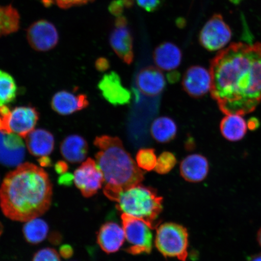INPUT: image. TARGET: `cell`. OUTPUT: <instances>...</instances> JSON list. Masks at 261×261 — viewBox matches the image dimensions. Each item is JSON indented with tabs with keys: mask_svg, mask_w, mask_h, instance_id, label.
Wrapping results in <instances>:
<instances>
[{
	"mask_svg": "<svg viewBox=\"0 0 261 261\" xmlns=\"http://www.w3.org/2000/svg\"><path fill=\"white\" fill-rule=\"evenodd\" d=\"M153 58L160 69L172 71L180 65L182 52L180 48L172 42H163L155 48Z\"/></svg>",
	"mask_w": 261,
	"mask_h": 261,
	"instance_id": "obj_19",
	"label": "cell"
},
{
	"mask_svg": "<svg viewBox=\"0 0 261 261\" xmlns=\"http://www.w3.org/2000/svg\"><path fill=\"white\" fill-rule=\"evenodd\" d=\"M39 117L38 111L34 107H16L11 111L8 119L10 132L25 138L35 128Z\"/></svg>",
	"mask_w": 261,
	"mask_h": 261,
	"instance_id": "obj_14",
	"label": "cell"
},
{
	"mask_svg": "<svg viewBox=\"0 0 261 261\" xmlns=\"http://www.w3.org/2000/svg\"><path fill=\"white\" fill-rule=\"evenodd\" d=\"M256 241H257V244H259V246L261 248V227L257 231Z\"/></svg>",
	"mask_w": 261,
	"mask_h": 261,
	"instance_id": "obj_43",
	"label": "cell"
},
{
	"mask_svg": "<svg viewBox=\"0 0 261 261\" xmlns=\"http://www.w3.org/2000/svg\"><path fill=\"white\" fill-rule=\"evenodd\" d=\"M61 237L58 233H51L50 237V243L54 244H58L61 243Z\"/></svg>",
	"mask_w": 261,
	"mask_h": 261,
	"instance_id": "obj_40",
	"label": "cell"
},
{
	"mask_svg": "<svg viewBox=\"0 0 261 261\" xmlns=\"http://www.w3.org/2000/svg\"><path fill=\"white\" fill-rule=\"evenodd\" d=\"M123 228L129 246L126 252L133 255L149 254L152 249V233L148 224L138 218L122 214Z\"/></svg>",
	"mask_w": 261,
	"mask_h": 261,
	"instance_id": "obj_6",
	"label": "cell"
},
{
	"mask_svg": "<svg viewBox=\"0 0 261 261\" xmlns=\"http://www.w3.org/2000/svg\"><path fill=\"white\" fill-rule=\"evenodd\" d=\"M162 201L155 189L140 184L122 192L116 202L119 211L143 220L154 229L159 226Z\"/></svg>",
	"mask_w": 261,
	"mask_h": 261,
	"instance_id": "obj_4",
	"label": "cell"
},
{
	"mask_svg": "<svg viewBox=\"0 0 261 261\" xmlns=\"http://www.w3.org/2000/svg\"><path fill=\"white\" fill-rule=\"evenodd\" d=\"M246 261H261V253H255L247 257Z\"/></svg>",
	"mask_w": 261,
	"mask_h": 261,
	"instance_id": "obj_41",
	"label": "cell"
},
{
	"mask_svg": "<svg viewBox=\"0 0 261 261\" xmlns=\"http://www.w3.org/2000/svg\"><path fill=\"white\" fill-rule=\"evenodd\" d=\"M25 223L22 228V232L29 243L38 244L45 240L49 230L46 222L37 218Z\"/></svg>",
	"mask_w": 261,
	"mask_h": 261,
	"instance_id": "obj_25",
	"label": "cell"
},
{
	"mask_svg": "<svg viewBox=\"0 0 261 261\" xmlns=\"http://www.w3.org/2000/svg\"><path fill=\"white\" fill-rule=\"evenodd\" d=\"M25 154L21 137L16 134L0 132V164L17 167L22 164Z\"/></svg>",
	"mask_w": 261,
	"mask_h": 261,
	"instance_id": "obj_11",
	"label": "cell"
},
{
	"mask_svg": "<svg viewBox=\"0 0 261 261\" xmlns=\"http://www.w3.org/2000/svg\"><path fill=\"white\" fill-rule=\"evenodd\" d=\"M60 253L64 259H69L73 255V248L69 244H64L60 247Z\"/></svg>",
	"mask_w": 261,
	"mask_h": 261,
	"instance_id": "obj_33",
	"label": "cell"
},
{
	"mask_svg": "<svg viewBox=\"0 0 261 261\" xmlns=\"http://www.w3.org/2000/svg\"><path fill=\"white\" fill-rule=\"evenodd\" d=\"M26 145L29 152L35 156L50 155L55 147L54 136L44 129L33 130L26 136Z\"/></svg>",
	"mask_w": 261,
	"mask_h": 261,
	"instance_id": "obj_20",
	"label": "cell"
},
{
	"mask_svg": "<svg viewBox=\"0 0 261 261\" xmlns=\"http://www.w3.org/2000/svg\"><path fill=\"white\" fill-rule=\"evenodd\" d=\"M38 161L39 164H40L42 167H50L52 165L51 159L48 158V155L41 156V158L38 159Z\"/></svg>",
	"mask_w": 261,
	"mask_h": 261,
	"instance_id": "obj_38",
	"label": "cell"
},
{
	"mask_svg": "<svg viewBox=\"0 0 261 261\" xmlns=\"http://www.w3.org/2000/svg\"><path fill=\"white\" fill-rule=\"evenodd\" d=\"M231 29L220 14H215L205 24L199 35V42L205 49L213 51L226 46L231 38Z\"/></svg>",
	"mask_w": 261,
	"mask_h": 261,
	"instance_id": "obj_7",
	"label": "cell"
},
{
	"mask_svg": "<svg viewBox=\"0 0 261 261\" xmlns=\"http://www.w3.org/2000/svg\"><path fill=\"white\" fill-rule=\"evenodd\" d=\"M32 261H61L60 254L51 248H44L34 254Z\"/></svg>",
	"mask_w": 261,
	"mask_h": 261,
	"instance_id": "obj_29",
	"label": "cell"
},
{
	"mask_svg": "<svg viewBox=\"0 0 261 261\" xmlns=\"http://www.w3.org/2000/svg\"><path fill=\"white\" fill-rule=\"evenodd\" d=\"M27 40L35 50L47 51L57 46L59 34L53 24L41 19L35 22L28 28Z\"/></svg>",
	"mask_w": 261,
	"mask_h": 261,
	"instance_id": "obj_10",
	"label": "cell"
},
{
	"mask_svg": "<svg viewBox=\"0 0 261 261\" xmlns=\"http://www.w3.org/2000/svg\"><path fill=\"white\" fill-rule=\"evenodd\" d=\"M20 16L12 5L0 6V37L18 31Z\"/></svg>",
	"mask_w": 261,
	"mask_h": 261,
	"instance_id": "obj_24",
	"label": "cell"
},
{
	"mask_svg": "<svg viewBox=\"0 0 261 261\" xmlns=\"http://www.w3.org/2000/svg\"><path fill=\"white\" fill-rule=\"evenodd\" d=\"M177 162V159L173 153L168 151L163 152L158 159L155 170L159 174H168L175 167Z\"/></svg>",
	"mask_w": 261,
	"mask_h": 261,
	"instance_id": "obj_28",
	"label": "cell"
},
{
	"mask_svg": "<svg viewBox=\"0 0 261 261\" xmlns=\"http://www.w3.org/2000/svg\"><path fill=\"white\" fill-rule=\"evenodd\" d=\"M104 99L114 106H125L132 99V93L122 85L119 75L114 71L104 74L97 85Z\"/></svg>",
	"mask_w": 261,
	"mask_h": 261,
	"instance_id": "obj_13",
	"label": "cell"
},
{
	"mask_svg": "<svg viewBox=\"0 0 261 261\" xmlns=\"http://www.w3.org/2000/svg\"><path fill=\"white\" fill-rule=\"evenodd\" d=\"M48 3H54L62 9H68L74 6L87 4L93 0H47Z\"/></svg>",
	"mask_w": 261,
	"mask_h": 261,
	"instance_id": "obj_31",
	"label": "cell"
},
{
	"mask_svg": "<svg viewBox=\"0 0 261 261\" xmlns=\"http://www.w3.org/2000/svg\"><path fill=\"white\" fill-rule=\"evenodd\" d=\"M95 67L98 71L103 72L110 68V62L106 58H98L96 61Z\"/></svg>",
	"mask_w": 261,
	"mask_h": 261,
	"instance_id": "obj_34",
	"label": "cell"
},
{
	"mask_svg": "<svg viewBox=\"0 0 261 261\" xmlns=\"http://www.w3.org/2000/svg\"><path fill=\"white\" fill-rule=\"evenodd\" d=\"M182 89L189 96L198 99L211 91L212 77L210 71L200 65L188 68L182 77Z\"/></svg>",
	"mask_w": 261,
	"mask_h": 261,
	"instance_id": "obj_12",
	"label": "cell"
},
{
	"mask_svg": "<svg viewBox=\"0 0 261 261\" xmlns=\"http://www.w3.org/2000/svg\"><path fill=\"white\" fill-rule=\"evenodd\" d=\"M132 5V0H114L109 6L112 14L119 17L122 16L124 9L128 8Z\"/></svg>",
	"mask_w": 261,
	"mask_h": 261,
	"instance_id": "obj_30",
	"label": "cell"
},
{
	"mask_svg": "<svg viewBox=\"0 0 261 261\" xmlns=\"http://www.w3.org/2000/svg\"><path fill=\"white\" fill-rule=\"evenodd\" d=\"M210 165L207 159L201 154L188 155L181 161L179 172L186 181L198 182L207 177Z\"/></svg>",
	"mask_w": 261,
	"mask_h": 261,
	"instance_id": "obj_18",
	"label": "cell"
},
{
	"mask_svg": "<svg viewBox=\"0 0 261 261\" xmlns=\"http://www.w3.org/2000/svg\"><path fill=\"white\" fill-rule=\"evenodd\" d=\"M55 171L58 174H64L66 173L68 169L67 163L64 161H58L55 165Z\"/></svg>",
	"mask_w": 261,
	"mask_h": 261,
	"instance_id": "obj_36",
	"label": "cell"
},
{
	"mask_svg": "<svg viewBox=\"0 0 261 261\" xmlns=\"http://www.w3.org/2000/svg\"><path fill=\"white\" fill-rule=\"evenodd\" d=\"M137 165L140 169L146 171H151L155 169L158 158L155 149L152 148L140 149L136 156Z\"/></svg>",
	"mask_w": 261,
	"mask_h": 261,
	"instance_id": "obj_27",
	"label": "cell"
},
{
	"mask_svg": "<svg viewBox=\"0 0 261 261\" xmlns=\"http://www.w3.org/2000/svg\"><path fill=\"white\" fill-rule=\"evenodd\" d=\"M188 238L187 228L177 223H166L156 228L155 244L165 257L186 261L188 256Z\"/></svg>",
	"mask_w": 261,
	"mask_h": 261,
	"instance_id": "obj_5",
	"label": "cell"
},
{
	"mask_svg": "<svg viewBox=\"0 0 261 261\" xmlns=\"http://www.w3.org/2000/svg\"><path fill=\"white\" fill-rule=\"evenodd\" d=\"M140 8L149 12H154L160 8L163 0H136Z\"/></svg>",
	"mask_w": 261,
	"mask_h": 261,
	"instance_id": "obj_32",
	"label": "cell"
},
{
	"mask_svg": "<svg viewBox=\"0 0 261 261\" xmlns=\"http://www.w3.org/2000/svg\"><path fill=\"white\" fill-rule=\"evenodd\" d=\"M168 80L170 83H177L179 79V74L177 71H172L171 73H168Z\"/></svg>",
	"mask_w": 261,
	"mask_h": 261,
	"instance_id": "obj_39",
	"label": "cell"
},
{
	"mask_svg": "<svg viewBox=\"0 0 261 261\" xmlns=\"http://www.w3.org/2000/svg\"><path fill=\"white\" fill-rule=\"evenodd\" d=\"M16 93L17 86L14 78L6 71L0 70V106L13 102Z\"/></svg>",
	"mask_w": 261,
	"mask_h": 261,
	"instance_id": "obj_26",
	"label": "cell"
},
{
	"mask_svg": "<svg viewBox=\"0 0 261 261\" xmlns=\"http://www.w3.org/2000/svg\"><path fill=\"white\" fill-rule=\"evenodd\" d=\"M94 145L99 149L96 162L103 175V193L108 198L116 202L122 192L141 184L144 172L124 148L121 140L117 137L98 136Z\"/></svg>",
	"mask_w": 261,
	"mask_h": 261,
	"instance_id": "obj_3",
	"label": "cell"
},
{
	"mask_svg": "<svg viewBox=\"0 0 261 261\" xmlns=\"http://www.w3.org/2000/svg\"><path fill=\"white\" fill-rule=\"evenodd\" d=\"M2 231H3V227L2 226V224L0 223V236H1V234L2 233Z\"/></svg>",
	"mask_w": 261,
	"mask_h": 261,
	"instance_id": "obj_44",
	"label": "cell"
},
{
	"mask_svg": "<svg viewBox=\"0 0 261 261\" xmlns=\"http://www.w3.org/2000/svg\"><path fill=\"white\" fill-rule=\"evenodd\" d=\"M111 46L124 63L130 65L134 61L133 37L123 16L117 17L115 27L110 37Z\"/></svg>",
	"mask_w": 261,
	"mask_h": 261,
	"instance_id": "obj_9",
	"label": "cell"
},
{
	"mask_svg": "<svg viewBox=\"0 0 261 261\" xmlns=\"http://www.w3.org/2000/svg\"><path fill=\"white\" fill-rule=\"evenodd\" d=\"M0 132H6L5 123L1 116H0Z\"/></svg>",
	"mask_w": 261,
	"mask_h": 261,
	"instance_id": "obj_42",
	"label": "cell"
},
{
	"mask_svg": "<svg viewBox=\"0 0 261 261\" xmlns=\"http://www.w3.org/2000/svg\"><path fill=\"white\" fill-rule=\"evenodd\" d=\"M136 84L140 93L152 97L161 94L166 85L164 74L160 68L154 66L142 68L137 74Z\"/></svg>",
	"mask_w": 261,
	"mask_h": 261,
	"instance_id": "obj_15",
	"label": "cell"
},
{
	"mask_svg": "<svg viewBox=\"0 0 261 261\" xmlns=\"http://www.w3.org/2000/svg\"><path fill=\"white\" fill-rule=\"evenodd\" d=\"M247 127L249 129L254 130H256L259 126V121L255 117L250 118L247 123Z\"/></svg>",
	"mask_w": 261,
	"mask_h": 261,
	"instance_id": "obj_37",
	"label": "cell"
},
{
	"mask_svg": "<svg viewBox=\"0 0 261 261\" xmlns=\"http://www.w3.org/2000/svg\"><path fill=\"white\" fill-rule=\"evenodd\" d=\"M89 106V100L86 94L76 95L67 91H58L51 100V109L62 116L70 115L86 109Z\"/></svg>",
	"mask_w": 261,
	"mask_h": 261,
	"instance_id": "obj_16",
	"label": "cell"
},
{
	"mask_svg": "<svg viewBox=\"0 0 261 261\" xmlns=\"http://www.w3.org/2000/svg\"><path fill=\"white\" fill-rule=\"evenodd\" d=\"M125 238L123 227L114 222L103 224L97 234V244L108 254L118 252L125 242Z\"/></svg>",
	"mask_w": 261,
	"mask_h": 261,
	"instance_id": "obj_17",
	"label": "cell"
},
{
	"mask_svg": "<svg viewBox=\"0 0 261 261\" xmlns=\"http://www.w3.org/2000/svg\"><path fill=\"white\" fill-rule=\"evenodd\" d=\"M177 125L174 120L166 116L159 117L151 124L150 133L156 142L161 143L171 142L177 134Z\"/></svg>",
	"mask_w": 261,
	"mask_h": 261,
	"instance_id": "obj_23",
	"label": "cell"
},
{
	"mask_svg": "<svg viewBox=\"0 0 261 261\" xmlns=\"http://www.w3.org/2000/svg\"><path fill=\"white\" fill-rule=\"evenodd\" d=\"M74 185L86 198L96 195L102 188L104 177L96 162L89 158L74 171Z\"/></svg>",
	"mask_w": 261,
	"mask_h": 261,
	"instance_id": "obj_8",
	"label": "cell"
},
{
	"mask_svg": "<svg viewBox=\"0 0 261 261\" xmlns=\"http://www.w3.org/2000/svg\"><path fill=\"white\" fill-rule=\"evenodd\" d=\"M62 155L68 162L78 163L86 159L89 152V145L83 137L70 135L65 138L60 146Z\"/></svg>",
	"mask_w": 261,
	"mask_h": 261,
	"instance_id": "obj_21",
	"label": "cell"
},
{
	"mask_svg": "<svg viewBox=\"0 0 261 261\" xmlns=\"http://www.w3.org/2000/svg\"><path fill=\"white\" fill-rule=\"evenodd\" d=\"M220 129L225 139L228 141L237 142L243 139L246 135L247 125L246 120L240 115L230 114L222 119Z\"/></svg>",
	"mask_w": 261,
	"mask_h": 261,
	"instance_id": "obj_22",
	"label": "cell"
},
{
	"mask_svg": "<svg viewBox=\"0 0 261 261\" xmlns=\"http://www.w3.org/2000/svg\"><path fill=\"white\" fill-rule=\"evenodd\" d=\"M211 96L226 115L243 116L261 102V43H233L211 61Z\"/></svg>",
	"mask_w": 261,
	"mask_h": 261,
	"instance_id": "obj_1",
	"label": "cell"
},
{
	"mask_svg": "<svg viewBox=\"0 0 261 261\" xmlns=\"http://www.w3.org/2000/svg\"><path fill=\"white\" fill-rule=\"evenodd\" d=\"M52 195L53 186L47 173L32 163H22L3 179L0 207L9 219L27 222L49 210Z\"/></svg>",
	"mask_w": 261,
	"mask_h": 261,
	"instance_id": "obj_2",
	"label": "cell"
},
{
	"mask_svg": "<svg viewBox=\"0 0 261 261\" xmlns=\"http://www.w3.org/2000/svg\"><path fill=\"white\" fill-rule=\"evenodd\" d=\"M74 181V176L71 173H65L62 174L58 179L59 184L65 186V187H69L73 184Z\"/></svg>",
	"mask_w": 261,
	"mask_h": 261,
	"instance_id": "obj_35",
	"label": "cell"
}]
</instances>
